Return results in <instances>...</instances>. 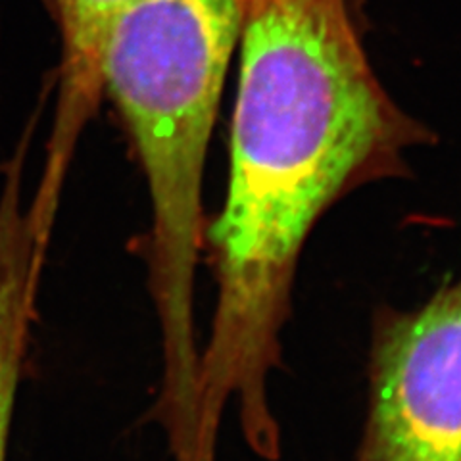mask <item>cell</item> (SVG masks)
Segmentation results:
<instances>
[{
  "mask_svg": "<svg viewBox=\"0 0 461 461\" xmlns=\"http://www.w3.org/2000/svg\"><path fill=\"white\" fill-rule=\"evenodd\" d=\"M60 32V69L47 164L32 196L56 220L62 186L85 125L103 98V58L113 25L139 0H50Z\"/></svg>",
  "mask_w": 461,
  "mask_h": 461,
  "instance_id": "cell-4",
  "label": "cell"
},
{
  "mask_svg": "<svg viewBox=\"0 0 461 461\" xmlns=\"http://www.w3.org/2000/svg\"><path fill=\"white\" fill-rule=\"evenodd\" d=\"M242 0H139L113 25L103 96L118 108L150 198L144 244L167 367L198 356L194 277L204 249V167Z\"/></svg>",
  "mask_w": 461,
  "mask_h": 461,
  "instance_id": "cell-1",
  "label": "cell"
},
{
  "mask_svg": "<svg viewBox=\"0 0 461 461\" xmlns=\"http://www.w3.org/2000/svg\"><path fill=\"white\" fill-rule=\"evenodd\" d=\"M356 461H461V277L375 320Z\"/></svg>",
  "mask_w": 461,
  "mask_h": 461,
  "instance_id": "cell-2",
  "label": "cell"
},
{
  "mask_svg": "<svg viewBox=\"0 0 461 461\" xmlns=\"http://www.w3.org/2000/svg\"><path fill=\"white\" fill-rule=\"evenodd\" d=\"M32 137L27 133L14 156L0 162V461H6L22 367L52 233L39 221L32 198H25L23 166Z\"/></svg>",
  "mask_w": 461,
  "mask_h": 461,
  "instance_id": "cell-3",
  "label": "cell"
}]
</instances>
